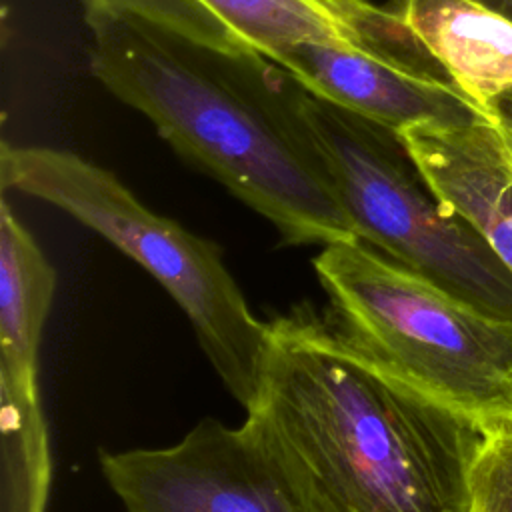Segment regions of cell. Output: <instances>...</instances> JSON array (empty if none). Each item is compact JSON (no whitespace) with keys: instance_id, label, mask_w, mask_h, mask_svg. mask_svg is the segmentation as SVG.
Masks as SVG:
<instances>
[{"instance_id":"15","label":"cell","mask_w":512,"mask_h":512,"mask_svg":"<svg viewBox=\"0 0 512 512\" xmlns=\"http://www.w3.org/2000/svg\"><path fill=\"white\" fill-rule=\"evenodd\" d=\"M504 132H506V130H504ZM508 138H510V136H508ZM510 142H512V138H510Z\"/></svg>"},{"instance_id":"5","label":"cell","mask_w":512,"mask_h":512,"mask_svg":"<svg viewBox=\"0 0 512 512\" xmlns=\"http://www.w3.org/2000/svg\"><path fill=\"white\" fill-rule=\"evenodd\" d=\"M296 96L356 238L474 308L512 318V272L438 200L398 132L298 82Z\"/></svg>"},{"instance_id":"9","label":"cell","mask_w":512,"mask_h":512,"mask_svg":"<svg viewBox=\"0 0 512 512\" xmlns=\"http://www.w3.org/2000/svg\"><path fill=\"white\" fill-rule=\"evenodd\" d=\"M252 52L276 62L300 44H338L436 66L392 8L370 0H200Z\"/></svg>"},{"instance_id":"10","label":"cell","mask_w":512,"mask_h":512,"mask_svg":"<svg viewBox=\"0 0 512 512\" xmlns=\"http://www.w3.org/2000/svg\"><path fill=\"white\" fill-rule=\"evenodd\" d=\"M390 8L476 110L490 116L512 92L510 16L482 0H394Z\"/></svg>"},{"instance_id":"8","label":"cell","mask_w":512,"mask_h":512,"mask_svg":"<svg viewBox=\"0 0 512 512\" xmlns=\"http://www.w3.org/2000/svg\"><path fill=\"white\" fill-rule=\"evenodd\" d=\"M438 200L468 222L512 272V142L498 120L398 132Z\"/></svg>"},{"instance_id":"14","label":"cell","mask_w":512,"mask_h":512,"mask_svg":"<svg viewBox=\"0 0 512 512\" xmlns=\"http://www.w3.org/2000/svg\"><path fill=\"white\" fill-rule=\"evenodd\" d=\"M482 2L492 6V8H496V10H500V12H504L506 16L512 18V0H482Z\"/></svg>"},{"instance_id":"6","label":"cell","mask_w":512,"mask_h":512,"mask_svg":"<svg viewBox=\"0 0 512 512\" xmlns=\"http://www.w3.org/2000/svg\"><path fill=\"white\" fill-rule=\"evenodd\" d=\"M126 512H308L254 428L200 420L168 448L102 452Z\"/></svg>"},{"instance_id":"1","label":"cell","mask_w":512,"mask_h":512,"mask_svg":"<svg viewBox=\"0 0 512 512\" xmlns=\"http://www.w3.org/2000/svg\"><path fill=\"white\" fill-rule=\"evenodd\" d=\"M246 422L308 512H474L480 426L380 370L308 306L268 322Z\"/></svg>"},{"instance_id":"3","label":"cell","mask_w":512,"mask_h":512,"mask_svg":"<svg viewBox=\"0 0 512 512\" xmlns=\"http://www.w3.org/2000/svg\"><path fill=\"white\" fill-rule=\"evenodd\" d=\"M328 324L386 374L474 420L512 418V318L456 298L358 238L312 260Z\"/></svg>"},{"instance_id":"11","label":"cell","mask_w":512,"mask_h":512,"mask_svg":"<svg viewBox=\"0 0 512 512\" xmlns=\"http://www.w3.org/2000/svg\"><path fill=\"white\" fill-rule=\"evenodd\" d=\"M56 272L10 204L0 208V386L36 394V358Z\"/></svg>"},{"instance_id":"2","label":"cell","mask_w":512,"mask_h":512,"mask_svg":"<svg viewBox=\"0 0 512 512\" xmlns=\"http://www.w3.org/2000/svg\"><path fill=\"white\" fill-rule=\"evenodd\" d=\"M90 68L190 164L264 216L282 244L356 238L304 124L296 80L256 52L126 16H86Z\"/></svg>"},{"instance_id":"4","label":"cell","mask_w":512,"mask_h":512,"mask_svg":"<svg viewBox=\"0 0 512 512\" xmlns=\"http://www.w3.org/2000/svg\"><path fill=\"white\" fill-rule=\"evenodd\" d=\"M0 184L60 208L138 262L188 316L228 392L252 404L268 322L248 308L216 242L152 212L116 174L70 150L4 142Z\"/></svg>"},{"instance_id":"13","label":"cell","mask_w":512,"mask_h":512,"mask_svg":"<svg viewBox=\"0 0 512 512\" xmlns=\"http://www.w3.org/2000/svg\"><path fill=\"white\" fill-rule=\"evenodd\" d=\"M490 116L500 122V126L506 130V134L512 138V92L504 94L492 108Z\"/></svg>"},{"instance_id":"7","label":"cell","mask_w":512,"mask_h":512,"mask_svg":"<svg viewBox=\"0 0 512 512\" xmlns=\"http://www.w3.org/2000/svg\"><path fill=\"white\" fill-rule=\"evenodd\" d=\"M274 64L312 96L394 132L486 116L440 68L394 54L338 44H300Z\"/></svg>"},{"instance_id":"12","label":"cell","mask_w":512,"mask_h":512,"mask_svg":"<svg viewBox=\"0 0 512 512\" xmlns=\"http://www.w3.org/2000/svg\"><path fill=\"white\" fill-rule=\"evenodd\" d=\"M84 14L136 18L214 48L252 52L200 0H84Z\"/></svg>"}]
</instances>
